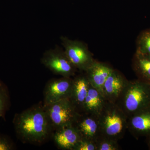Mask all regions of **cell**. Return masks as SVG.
Wrapping results in <instances>:
<instances>
[{"label":"cell","instance_id":"cell-1","mask_svg":"<svg viewBox=\"0 0 150 150\" xmlns=\"http://www.w3.org/2000/svg\"><path fill=\"white\" fill-rule=\"evenodd\" d=\"M13 123L17 137L23 143L43 144L53 136L54 132L41 103L16 113Z\"/></svg>","mask_w":150,"mask_h":150},{"label":"cell","instance_id":"cell-2","mask_svg":"<svg viewBox=\"0 0 150 150\" xmlns=\"http://www.w3.org/2000/svg\"><path fill=\"white\" fill-rule=\"evenodd\" d=\"M115 103L128 117L150 107V85L138 79L129 81Z\"/></svg>","mask_w":150,"mask_h":150},{"label":"cell","instance_id":"cell-3","mask_svg":"<svg viewBox=\"0 0 150 150\" xmlns=\"http://www.w3.org/2000/svg\"><path fill=\"white\" fill-rule=\"evenodd\" d=\"M98 119L101 136L117 141L123 139L128 117L116 103L107 100Z\"/></svg>","mask_w":150,"mask_h":150},{"label":"cell","instance_id":"cell-4","mask_svg":"<svg viewBox=\"0 0 150 150\" xmlns=\"http://www.w3.org/2000/svg\"><path fill=\"white\" fill-rule=\"evenodd\" d=\"M41 62L53 74L62 77L72 78L76 76L78 71L70 62L64 49L58 45L44 52Z\"/></svg>","mask_w":150,"mask_h":150},{"label":"cell","instance_id":"cell-5","mask_svg":"<svg viewBox=\"0 0 150 150\" xmlns=\"http://www.w3.org/2000/svg\"><path fill=\"white\" fill-rule=\"evenodd\" d=\"M60 39L70 62L78 71L85 72L95 61L86 44L66 36H62Z\"/></svg>","mask_w":150,"mask_h":150},{"label":"cell","instance_id":"cell-6","mask_svg":"<svg viewBox=\"0 0 150 150\" xmlns=\"http://www.w3.org/2000/svg\"><path fill=\"white\" fill-rule=\"evenodd\" d=\"M44 106L54 131L72 125L80 114L69 99Z\"/></svg>","mask_w":150,"mask_h":150},{"label":"cell","instance_id":"cell-7","mask_svg":"<svg viewBox=\"0 0 150 150\" xmlns=\"http://www.w3.org/2000/svg\"><path fill=\"white\" fill-rule=\"evenodd\" d=\"M73 79L62 77L48 81L43 91L44 106L69 99L72 88Z\"/></svg>","mask_w":150,"mask_h":150},{"label":"cell","instance_id":"cell-8","mask_svg":"<svg viewBox=\"0 0 150 150\" xmlns=\"http://www.w3.org/2000/svg\"><path fill=\"white\" fill-rule=\"evenodd\" d=\"M82 139L95 142L100 136L98 116L86 113L79 114L72 124Z\"/></svg>","mask_w":150,"mask_h":150},{"label":"cell","instance_id":"cell-9","mask_svg":"<svg viewBox=\"0 0 150 150\" xmlns=\"http://www.w3.org/2000/svg\"><path fill=\"white\" fill-rule=\"evenodd\" d=\"M128 81L121 72L113 69L103 86V95L108 101L116 103Z\"/></svg>","mask_w":150,"mask_h":150},{"label":"cell","instance_id":"cell-10","mask_svg":"<svg viewBox=\"0 0 150 150\" xmlns=\"http://www.w3.org/2000/svg\"><path fill=\"white\" fill-rule=\"evenodd\" d=\"M127 129L137 139L150 135V107L128 117Z\"/></svg>","mask_w":150,"mask_h":150},{"label":"cell","instance_id":"cell-11","mask_svg":"<svg viewBox=\"0 0 150 150\" xmlns=\"http://www.w3.org/2000/svg\"><path fill=\"white\" fill-rule=\"evenodd\" d=\"M52 137L57 147L64 150H73L81 139L79 131L73 125L55 130Z\"/></svg>","mask_w":150,"mask_h":150},{"label":"cell","instance_id":"cell-12","mask_svg":"<svg viewBox=\"0 0 150 150\" xmlns=\"http://www.w3.org/2000/svg\"><path fill=\"white\" fill-rule=\"evenodd\" d=\"M90 85L84 72L75 76L73 79L71 93L69 99L80 113L83 112L84 103L88 93Z\"/></svg>","mask_w":150,"mask_h":150},{"label":"cell","instance_id":"cell-13","mask_svg":"<svg viewBox=\"0 0 150 150\" xmlns=\"http://www.w3.org/2000/svg\"><path fill=\"white\" fill-rule=\"evenodd\" d=\"M113 70L107 64L95 60L84 73L90 84L103 95L105 82Z\"/></svg>","mask_w":150,"mask_h":150},{"label":"cell","instance_id":"cell-14","mask_svg":"<svg viewBox=\"0 0 150 150\" xmlns=\"http://www.w3.org/2000/svg\"><path fill=\"white\" fill-rule=\"evenodd\" d=\"M107 100L98 90L90 85L84 103V113L98 116Z\"/></svg>","mask_w":150,"mask_h":150},{"label":"cell","instance_id":"cell-15","mask_svg":"<svg viewBox=\"0 0 150 150\" xmlns=\"http://www.w3.org/2000/svg\"><path fill=\"white\" fill-rule=\"evenodd\" d=\"M132 67L138 79L150 85V56L136 51Z\"/></svg>","mask_w":150,"mask_h":150},{"label":"cell","instance_id":"cell-16","mask_svg":"<svg viewBox=\"0 0 150 150\" xmlns=\"http://www.w3.org/2000/svg\"><path fill=\"white\" fill-rule=\"evenodd\" d=\"M11 106L10 96L8 88L0 80V118L6 120V115Z\"/></svg>","mask_w":150,"mask_h":150},{"label":"cell","instance_id":"cell-17","mask_svg":"<svg viewBox=\"0 0 150 150\" xmlns=\"http://www.w3.org/2000/svg\"><path fill=\"white\" fill-rule=\"evenodd\" d=\"M136 51L150 56V28L142 31L137 37Z\"/></svg>","mask_w":150,"mask_h":150},{"label":"cell","instance_id":"cell-18","mask_svg":"<svg viewBox=\"0 0 150 150\" xmlns=\"http://www.w3.org/2000/svg\"><path fill=\"white\" fill-rule=\"evenodd\" d=\"M118 141L100 136L95 142L97 150H120Z\"/></svg>","mask_w":150,"mask_h":150},{"label":"cell","instance_id":"cell-19","mask_svg":"<svg viewBox=\"0 0 150 150\" xmlns=\"http://www.w3.org/2000/svg\"><path fill=\"white\" fill-rule=\"evenodd\" d=\"M73 150H97L95 142L81 139L75 146Z\"/></svg>","mask_w":150,"mask_h":150},{"label":"cell","instance_id":"cell-20","mask_svg":"<svg viewBox=\"0 0 150 150\" xmlns=\"http://www.w3.org/2000/svg\"><path fill=\"white\" fill-rule=\"evenodd\" d=\"M15 149L14 143L8 136L0 134V150H12Z\"/></svg>","mask_w":150,"mask_h":150},{"label":"cell","instance_id":"cell-21","mask_svg":"<svg viewBox=\"0 0 150 150\" xmlns=\"http://www.w3.org/2000/svg\"><path fill=\"white\" fill-rule=\"evenodd\" d=\"M146 137V142L147 143L148 148L150 150V135Z\"/></svg>","mask_w":150,"mask_h":150}]
</instances>
